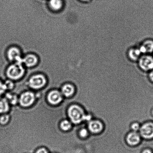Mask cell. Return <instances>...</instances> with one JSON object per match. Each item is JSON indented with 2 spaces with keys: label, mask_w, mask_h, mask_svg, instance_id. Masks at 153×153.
Here are the masks:
<instances>
[{
  "label": "cell",
  "mask_w": 153,
  "mask_h": 153,
  "mask_svg": "<svg viewBox=\"0 0 153 153\" xmlns=\"http://www.w3.org/2000/svg\"><path fill=\"white\" fill-rule=\"evenodd\" d=\"M9 120V116L8 115H3L0 117V123L2 125L7 124Z\"/></svg>",
  "instance_id": "obj_19"
},
{
  "label": "cell",
  "mask_w": 153,
  "mask_h": 153,
  "mask_svg": "<svg viewBox=\"0 0 153 153\" xmlns=\"http://www.w3.org/2000/svg\"><path fill=\"white\" fill-rule=\"evenodd\" d=\"M142 53L151 54L153 53V40L148 39L145 40L142 43L140 47L139 48Z\"/></svg>",
  "instance_id": "obj_9"
},
{
  "label": "cell",
  "mask_w": 153,
  "mask_h": 153,
  "mask_svg": "<svg viewBox=\"0 0 153 153\" xmlns=\"http://www.w3.org/2000/svg\"><path fill=\"white\" fill-rule=\"evenodd\" d=\"M152 114L153 115V109H152Z\"/></svg>",
  "instance_id": "obj_29"
},
{
  "label": "cell",
  "mask_w": 153,
  "mask_h": 153,
  "mask_svg": "<svg viewBox=\"0 0 153 153\" xmlns=\"http://www.w3.org/2000/svg\"><path fill=\"white\" fill-rule=\"evenodd\" d=\"M48 4L51 10L55 12L62 10L64 6V2L62 0H49Z\"/></svg>",
  "instance_id": "obj_12"
},
{
  "label": "cell",
  "mask_w": 153,
  "mask_h": 153,
  "mask_svg": "<svg viewBox=\"0 0 153 153\" xmlns=\"http://www.w3.org/2000/svg\"><path fill=\"white\" fill-rule=\"evenodd\" d=\"M46 82V79L45 76L39 74L31 76L30 79L29 83L31 88L37 89L44 86Z\"/></svg>",
  "instance_id": "obj_5"
},
{
  "label": "cell",
  "mask_w": 153,
  "mask_h": 153,
  "mask_svg": "<svg viewBox=\"0 0 153 153\" xmlns=\"http://www.w3.org/2000/svg\"><path fill=\"white\" fill-rule=\"evenodd\" d=\"M68 115L72 122L73 123L77 124L83 121L85 114L83 109L80 106L74 105L69 108Z\"/></svg>",
  "instance_id": "obj_2"
},
{
  "label": "cell",
  "mask_w": 153,
  "mask_h": 153,
  "mask_svg": "<svg viewBox=\"0 0 153 153\" xmlns=\"http://www.w3.org/2000/svg\"><path fill=\"white\" fill-rule=\"evenodd\" d=\"M36 153H49L47 150L44 148H40L37 150Z\"/></svg>",
  "instance_id": "obj_25"
},
{
  "label": "cell",
  "mask_w": 153,
  "mask_h": 153,
  "mask_svg": "<svg viewBox=\"0 0 153 153\" xmlns=\"http://www.w3.org/2000/svg\"><path fill=\"white\" fill-rule=\"evenodd\" d=\"M35 97L32 93L27 92L24 93L21 96L19 103L23 107H28L33 103Z\"/></svg>",
  "instance_id": "obj_8"
},
{
  "label": "cell",
  "mask_w": 153,
  "mask_h": 153,
  "mask_svg": "<svg viewBox=\"0 0 153 153\" xmlns=\"http://www.w3.org/2000/svg\"><path fill=\"white\" fill-rule=\"evenodd\" d=\"M149 77L151 80L153 82V69L150 71Z\"/></svg>",
  "instance_id": "obj_26"
},
{
  "label": "cell",
  "mask_w": 153,
  "mask_h": 153,
  "mask_svg": "<svg viewBox=\"0 0 153 153\" xmlns=\"http://www.w3.org/2000/svg\"><path fill=\"white\" fill-rule=\"evenodd\" d=\"M140 132L141 136L144 138L151 139L153 138V123L147 122L140 127Z\"/></svg>",
  "instance_id": "obj_7"
},
{
  "label": "cell",
  "mask_w": 153,
  "mask_h": 153,
  "mask_svg": "<svg viewBox=\"0 0 153 153\" xmlns=\"http://www.w3.org/2000/svg\"><path fill=\"white\" fill-rule=\"evenodd\" d=\"M79 134L81 137H86L88 136V130L85 128L82 129L79 131Z\"/></svg>",
  "instance_id": "obj_21"
},
{
  "label": "cell",
  "mask_w": 153,
  "mask_h": 153,
  "mask_svg": "<svg viewBox=\"0 0 153 153\" xmlns=\"http://www.w3.org/2000/svg\"><path fill=\"white\" fill-rule=\"evenodd\" d=\"M48 99L51 104L53 105L57 104L62 101V94L58 91H53L49 93L48 96Z\"/></svg>",
  "instance_id": "obj_10"
},
{
  "label": "cell",
  "mask_w": 153,
  "mask_h": 153,
  "mask_svg": "<svg viewBox=\"0 0 153 153\" xmlns=\"http://www.w3.org/2000/svg\"><path fill=\"white\" fill-rule=\"evenodd\" d=\"M103 128L102 124L98 120L91 121L88 124V129L92 133H100L102 130Z\"/></svg>",
  "instance_id": "obj_11"
},
{
  "label": "cell",
  "mask_w": 153,
  "mask_h": 153,
  "mask_svg": "<svg viewBox=\"0 0 153 153\" xmlns=\"http://www.w3.org/2000/svg\"><path fill=\"white\" fill-rule=\"evenodd\" d=\"M38 57L35 54L30 53L24 55L22 58L23 64L27 68H32L35 67L39 63Z\"/></svg>",
  "instance_id": "obj_6"
},
{
  "label": "cell",
  "mask_w": 153,
  "mask_h": 153,
  "mask_svg": "<svg viewBox=\"0 0 153 153\" xmlns=\"http://www.w3.org/2000/svg\"><path fill=\"white\" fill-rule=\"evenodd\" d=\"M142 54L139 48H133L128 51L129 57L132 60L136 61L139 59Z\"/></svg>",
  "instance_id": "obj_14"
},
{
  "label": "cell",
  "mask_w": 153,
  "mask_h": 153,
  "mask_svg": "<svg viewBox=\"0 0 153 153\" xmlns=\"http://www.w3.org/2000/svg\"><path fill=\"white\" fill-rule=\"evenodd\" d=\"M5 85L6 88L7 89H11L13 88V82L10 81H7L5 82Z\"/></svg>",
  "instance_id": "obj_22"
},
{
  "label": "cell",
  "mask_w": 153,
  "mask_h": 153,
  "mask_svg": "<svg viewBox=\"0 0 153 153\" xmlns=\"http://www.w3.org/2000/svg\"><path fill=\"white\" fill-rule=\"evenodd\" d=\"M91 116L90 115H85L84 116L83 121H91Z\"/></svg>",
  "instance_id": "obj_24"
},
{
  "label": "cell",
  "mask_w": 153,
  "mask_h": 153,
  "mask_svg": "<svg viewBox=\"0 0 153 153\" xmlns=\"http://www.w3.org/2000/svg\"><path fill=\"white\" fill-rule=\"evenodd\" d=\"M75 90L74 87L71 84H66L62 88V93L65 96L68 97L71 96L74 92Z\"/></svg>",
  "instance_id": "obj_15"
},
{
  "label": "cell",
  "mask_w": 153,
  "mask_h": 153,
  "mask_svg": "<svg viewBox=\"0 0 153 153\" xmlns=\"http://www.w3.org/2000/svg\"><path fill=\"white\" fill-rule=\"evenodd\" d=\"M23 63L16 62L12 63L7 67L6 74L9 78L13 80L20 79L25 75L26 69Z\"/></svg>",
  "instance_id": "obj_1"
},
{
  "label": "cell",
  "mask_w": 153,
  "mask_h": 153,
  "mask_svg": "<svg viewBox=\"0 0 153 153\" xmlns=\"http://www.w3.org/2000/svg\"><path fill=\"white\" fill-rule=\"evenodd\" d=\"M140 140V137L136 132L133 131L129 133L127 136L126 141L128 144L134 146L138 144Z\"/></svg>",
  "instance_id": "obj_13"
},
{
  "label": "cell",
  "mask_w": 153,
  "mask_h": 153,
  "mask_svg": "<svg viewBox=\"0 0 153 153\" xmlns=\"http://www.w3.org/2000/svg\"><path fill=\"white\" fill-rule=\"evenodd\" d=\"M6 90L7 88L4 84L2 83V82L0 81V95L4 93Z\"/></svg>",
  "instance_id": "obj_23"
},
{
  "label": "cell",
  "mask_w": 153,
  "mask_h": 153,
  "mask_svg": "<svg viewBox=\"0 0 153 153\" xmlns=\"http://www.w3.org/2000/svg\"><path fill=\"white\" fill-rule=\"evenodd\" d=\"M139 66L145 71H151L153 69V56L146 54L140 57L139 59Z\"/></svg>",
  "instance_id": "obj_4"
},
{
  "label": "cell",
  "mask_w": 153,
  "mask_h": 153,
  "mask_svg": "<svg viewBox=\"0 0 153 153\" xmlns=\"http://www.w3.org/2000/svg\"><path fill=\"white\" fill-rule=\"evenodd\" d=\"M131 127V129L133 131L135 132L138 131L139 130H140V125L137 122H134L132 124Z\"/></svg>",
  "instance_id": "obj_20"
},
{
  "label": "cell",
  "mask_w": 153,
  "mask_h": 153,
  "mask_svg": "<svg viewBox=\"0 0 153 153\" xmlns=\"http://www.w3.org/2000/svg\"><path fill=\"white\" fill-rule=\"evenodd\" d=\"M80 1H89V0H80Z\"/></svg>",
  "instance_id": "obj_28"
},
{
  "label": "cell",
  "mask_w": 153,
  "mask_h": 153,
  "mask_svg": "<svg viewBox=\"0 0 153 153\" xmlns=\"http://www.w3.org/2000/svg\"><path fill=\"white\" fill-rule=\"evenodd\" d=\"M60 127L62 130L67 131L71 128V124L68 121L64 120L61 122Z\"/></svg>",
  "instance_id": "obj_18"
},
{
  "label": "cell",
  "mask_w": 153,
  "mask_h": 153,
  "mask_svg": "<svg viewBox=\"0 0 153 153\" xmlns=\"http://www.w3.org/2000/svg\"><path fill=\"white\" fill-rule=\"evenodd\" d=\"M6 57L10 63L20 62L23 63V55L22 51L19 47L16 46H12L9 47L6 53Z\"/></svg>",
  "instance_id": "obj_3"
},
{
  "label": "cell",
  "mask_w": 153,
  "mask_h": 153,
  "mask_svg": "<svg viewBox=\"0 0 153 153\" xmlns=\"http://www.w3.org/2000/svg\"><path fill=\"white\" fill-rule=\"evenodd\" d=\"M9 109V103L7 99L0 97V113H5Z\"/></svg>",
  "instance_id": "obj_16"
},
{
  "label": "cell",
  "mask_w": 153,
  "mask_h": 153,
  "mask_svg": "<svg viewBox=\"0 0 153 153\" xmlns=\"http://www.w3.org/2000/svg\"><path fill=\"white\" fill-rule=\"evenodd\" d=\"M142 153H153V151L149 149L144 150L142 152Z\"/></svg>",
  "instance_id": "obj_27"
},
{
  "label": "cell",
  "mask_w": 153,
  "mask_h": 153,
  "mask_svg": "<svg viewBox=\"0 0 153 153\" xmlns=\"http://www.w3.org/2000/svg\"><path fill=\"white\" fill-rule=\"evenodd\" d=\"M5 99L8 103L13 104H16L18 101L17 97L16 96L10 93L6 94Z\"/></svg>",
  "instance_id": "obj_17"
}]
</instances>
